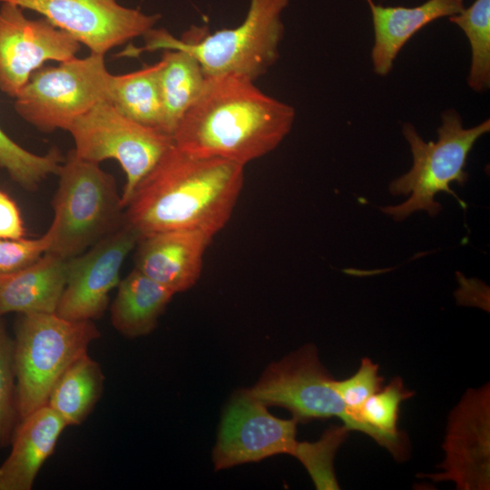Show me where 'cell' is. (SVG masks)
Instances as JSON below:
<instances>
[{
	"label": "cell",
	"mask_w": 490,
	"mask_h": 490,
	"mask_svg": "<svg viewBox=\"0 0 490 490\" xmlns=\"http://www.w3.org/2000/svg\"><path fill=\"white\" fill-rule=\"evenodd\" d=\"M413 396L399 377L373 394L361 407L358 419L363 433L386 447L395 458L407 457V438L397 429L400 404Z\"/></svg>",
	"instance_id": "23"
},
{
	"label": "cell",
	"mask_w": 490,
	"mask_h": 490,
	"mask_svg": "<svg viewBox=\"0 0 490 490\" xmlns=\"http://www.w3.org/2000/svg\"><path fill=\"white\" fill-rule=\"evenodd\" d=\"M52 230L35 239H0V275L19 271L37 261L51 247Z\"/></svg>",
	"instance_id": "29"
},
{
	"label": "cell",
	"mask_w": 490,
	"mask_h": 490,
	"mask_svg": "<svg viewBox=\"0 0 490 490\" xmlns=\"http://www.w3.org/2000/svg\"><path fill=\"white\" fill-rule=\"evenodd\" d=\"M140 240L126 221L84 252L67 260L66 284L55 314L81 321L100 318L110 291L120 282V270Z\"/></svg>",
	"instance_id": "12"
},
{
	"label": "cell",
	"mask_w": 490,
	"mask_h": 490,
	"mask_svg": "<svg viewBox=\"0 0 490 490\" xmlns=\"http://www.w3.org/2000/svg\"><path fill=\"white\" fill-rule=\"evenodd\" d=\"M66 277L67 260L48 251L19 271L0 275V316L55 313Z\"/></svg>",
	"instance_id": "18"
},
{
	"label": "cell",
	"mask_w": 490,
	"mask_h": 490,
	"mask_svg": "<svg viewBox=\"0 0 490 490\" xmlns=\"http://www.w3.org/2000/svg\"><path fill=\"white\" fill-rule=\"evenodd\" d=\"M295 109L233 74L207 76L204 88L179 122L174 145L193 155L245 166L275 150L290 132Z\"/></svg>",
	"instance_id": "2"
},
{
	"label": "cell",
	"mask_w": 490,
	"mask_h": 490,
	"mask_svg": "<svg viewBox=\"0 0 490 490\" xmlns=\"http://www.w3.org/2000/svg\"><path fill=\"white\" fill-rule=\"evenodd\" d=\"M161 66L160 60L132 73L113 74L107 103L128 118L167 133L159 78Z\"/></svg>",
	"instance_id": "20"
},
{
	"label": "cell",
	"mask_w": 490,
	"mask_h": 490,
	"mask_svg": "<svg viewBox=\"0 0 490 490\" xmlns=\"http://www.w3.org/2000/svg\"><path fill=\"white\" fill-rule=\"evenodd\" d=\"M490 131V120L465 128L458 112L448 109L441 113L436 142H425L410 122H404L402 133L410 146L413 157L411 169L392 181L391 194L410 195L403 203L387 206L382 211L397 220H403L413 212L425 211L436 216L441 205L435 201L439 192L455 197L463 209L466 204L450 188L452 182L463 186L468 180L466 171L469 152L476 141Z\"/></svg>",
	"instance_id": "4"
},
{
	"label": "cell",
	"mask_w": 490,
	"mask_h": 490,
	"mask_svg": "<svg viewBox=\"0 0 490 490\" xmlns=\"http://www.w3.org/2000/svg\"><path fill=\"white\" fill-rule=\"evenodd\" d=\"M372 16L374 44L371 61L374 72L386 76L408 40L431 22L460 13L464 0H427L413 6H384L366 0Z\"/></svg>",
	"instance_id": "16"
},
{
	"label": "cell",
	"mask_w": 490,
	"mask_h": 490,
	"mask_svg": "<svg viewBox=\"0 0 490 490\" xmlns=\"http://www.w3.org/2000/svg\"><path fill=\"white\" fill-rule=\"evenodd\" d=\"M466 35L471 49L467 77L469 87L477 93L490 86V0H475L460 13L448 17Z\"/></svg>",
	"instance_id": "24"
},
{
	"label": "cell",
	"mask_w": 490,
	"mask_h": 490,
	"mask_svg": "<svg viewBox=\"0 0 490 490\" xmlns=\"http://www.w3.org/2000/svg\"><path fill=\"white\" fill-rule=\"evenodd\" d=\"M24 235L25 229L17 204L0 190V239H20Z\"/></svg>",
	"instance_id": "30"
},
{
	"label": "cell",
	"mask_w": 490,
	"mask_h": 490,
	"mask_svg": "<svg viewBox=\"0 0 490 490\" xmlns=\"http://www.w3.org/2000/svg\"><path fill=\"white\" fill-rule=\"evenodd\" d=\"M161 62L165 131L172 137L179 122L201 93L207 76L199 62L181 49H164Z\"/></svg>",
	"instance_id": "22"
},
{
	"label": "cell",
	"mask_w": 490,
	"mask_h": 490,
	"mask_svg": "<svg viewBox=\"0 0 490 490\" xmlns=\"http://www.w3.org/2000/svg\"><path fill=\"white\" fill-rule=\"evenodd\" d=\"M489 385L467 391L449 416L443 445V473L435 481H454L458 489L489 488Z\"/></svg>",
	"instance_id": "14"
},
{
	"label": "cell",
	"mask_w": 490,
	"mask_h": 490,
	"mask_svg": "<svg viewBox=\"0 0 490 490\" xmlns=\"http://www.w3.org/2000/svg\"><path fill=\"white\" fill-rule=\"evenodd\" d=\"M49 227L48 252L68 260L87 250L125 222L124 208L114 177L69 151L57 172Z\"/></svg>",
	"instance_id": "5"
},
{
	"label": "cell",
	"mask_w": 490,
	"mask_h": 490,
	"mask_svg": "<svg viewBox=\"0 0 490 490\" xmlns=\"http://www.w3.org/2000/svg\"><path fill=\"white\" fill-rule=\"evenodd\" d=\"M290 0H250L244 21L201 39H178L165 29L152 28L138 51L181 49L191 54L206 76L233 74L255 81L278 60L284 34L281 14Z\"/></svg>",
	"instance_id": "3"
},
{
	"label": "cell",
	"mask_w": 490,
	"mask_h": 490,
	"mask_svg": "<svg viewBox=\"0 0 490 490\" xmlns=\"http://www.w3.org/2000/svg\"><path fill=\"white\" fill-rule=\"evenodd\" d=\"M34 11L57 28L71 34L93 54L144 36L161 15L122 6L117 0H0Z\"/></svg>",
	"instance_id": "10"
},
{
	"label": "cell",
	"mask_w": 490,
	"mask_h": 490,
	"mask_svg": "<svg viewBox=\"0 0 490 490\" xmlns=\"http://www.w3.org/2000/svg\"><path fill=\"white\" fill-rule=\"evenodd\" d=\"M65 426L63 418L47 405L22 418L13 436L12 450L0 466V490H30Z\"/></svg>",
	"instance_id": "17"
},
{
	"label": "cell",
	"mask_w": 490,
	"mask_h": 490,
	"mask_svg": "<svg viewBox=\"0 0 490 490\" xmlns=\"http://www.w3.org/2000/svg\"><path fill=\"white\" fill-rule=\"evenodd\" d=\"M60 150L51 148L39 155L23 148L0 128V167L27 191H35L48 176L57 174L64 162Z\"/></svg>",
	"instance_id": "25"
},
{
	"label": "cell",
	"mask_w": 490,
	"mask_h": 490,
	"mask_svg": "<svg viewBox=\"0 0 490 490\" xmlns=\"http://www.w3.org/2000/svg\"><path fill=\"white\" fill-rule=\"evenodd\" d=\"M112 75L104 55L93 53L41 67L15 98V110L40 132L68 131L79 116L108 102Z\"/></svg>",
	"instance_id": "7"
},
{
	"label": "cell",
	"mask_w": 490,
	"mask_h": 490,
	"mask_svg": "<svg viewBox=\"0 0 490 490\" xmlns=\"http://www.w3.org/2000/svg\"><path fill=\"white\" fill-rule=\"evenodd\" d=\"M77 156L100 163L117 161L125 173L121 194L125 208L139 183L174 144L171 135L139 123L100 102L79 116L70 126Z\"/></svg>",
	"instance_id": "8"
},
{
	"label": "cell",
	"mask_w": 490,
	"mask_h": 490,
	"mask_svg": "<svg viewBox=\"0 0 490 490\" xmlns=\"http://www.w3.org/2000/svg\"><path fill=\"white\" fill-rule=\"evenodd\" d=\"M2 317L0 316V447L7 443L15 417L18 416L15 383V344L6 332Z\"/></svg>",
	"instance_id": "27"
},
{
	"label": "cell",
	"mask_w": 490,
	"mask_h": 490,
	"mask_svg": "<svg viewBox=\"0 0 490 490\" xmlns=\"http://www.w3.org/2000/svg\"><path fill=\"white\" fill-rule=\"evenodd\" d=\"M99 337L93 320H69L55 313L22 314L14 340L16 406L21 419L47 405L63 372Z\"/></svg>",
	"instance_id": "6"
},
{
	"label": "cell",
	"mask_w": 490,
	"mask_h": 490,
	"mask_svg": "<svg viewBox=\"0 0 490 490\" xmlns=\"http://www.w3.org/2000/svg\"><path fill=\"white\" fill-rule=\"evenodd\" d=\"M212 236L194 230H170L142 237L137 243L135 269L172 292L193 287Z\"/></svg>",
	"instance_id": "15"
},
{
	"label": "cell",
	"mask_w": 490,
	"mask_h": 490,
	"mask_svg": "<svg viewBox=\"0 0 490 490\" xmlns=\"http://www.w3.org/2000/svg\"><path fill=\"white\" fill-rule=\"evenodd\" d=\"M332 380L317 348L308 345L271 364L248 392L266 407L287 408L297 422L337 416L353 430V421Z\"/></svg>",
	"instance_id": "9"
},
{
	"label": "cell",
	"mask_w": 490,
	"mask_h": 490,
	"mask_svg": "<svg viewBox=\"0 0 490 490\" xmlns=\"http://www.w3.org/2000/svg\"><path fill=\"white\" fill-rule=\"evenodd\" d=\"M244 167L193 155L173 144L132 192L125 221L140 239L170 230L214 237L231 217L243 188Z\"/></svg>",
	"instance_id": "1"
},
{
	"label": "cell",
	"mask_w": 490,
	"mask_h": 490,
	"mask_svg": "<svg viewBox=\"0 0 490 490\" xmlns=\"http://www.w3.org/2000/svg\"><path fill=\"white\" fill-rule=\"evenodd\" d=\"M117 288L111 321L119 333L128 338L151 333L174 295L135 268Z\"/></svg>",
	"instance_id": "19"
},
{
	"label": "cell",
	"mask_w": 490,
	"mask_h": 490,
	"mask_svg": "<svg viewBox=\"0 0 490 490\" xmlns=\"http://www.w3.org/2000/svg\"><path fill=\"white\" fill-rule=\"evenodd\" d=\"M297 423L295 419L272 416L248 389L239 391L222 416L213 450L215 469L256 462L279 454L296 456L299 446L296 440Z\"/></svg>",
	"instance_id": "13"
},
{
	"label": "cell",
	"mask_w": 490,
	"mask_h": 490,
	"mask_svg": "<svg viewBox=\"0 0 490 490\" xmlns=\"http://www.w3.org/2000/svg\"><path fill=\"white\" fill-rule=\"evenodd\" d=\"M383 377L378 375V365L365 358L358 370L344 380H332V387L345 403L353 421V430L363 433L358 414L363 404L381 388Z\"/></svg>",
	"instance_id": "28"
},
{
	"label": "cell",
	"mask_w": 490,
	"mask_h": 490,
	"mask_svg": "<svg viewBox=\"0 0 490 490\" xmlns=\"http://www.w3.org/2000/svg\"><path fill=\"white\" fill-rule=\"evenodd\" d=\"M10 2L0 6V91L15 98L45 62L75 57L81 44L47 19H29Z\"/></svg>",
	"instance_id": "11"
},
{
	"label": "cell",
	"mask_w": 490,
	"mask_h": 490,
	"mask_svg": "<svg viewBox=\"0 0 490 490\" xmlns=\"http://www.w3.org/2000/svg\"><path fill=\"white\" fill-rule=\"evenodd\" d=\"M100 365L84 353L76 358L54 385L47 406L67 426L81 424L91 413L103 389Z\"/></svg>",
	"instance_id": "21"
},
{
	"label": "cell",
	"mask_w": 490,
	"mask_h": 490,
	"mask_svg": "<svg viewBox=\"0 0 490 490\" xmlns=\"http://www.w3.org/2000/svg\"><path fill=\"white\" fill-rule=\"evenodd\" d=\"M348 429L333 427L315 443H299L296 457L306 466L317 488L338 489L333 472V458Z\"/></svg>",
	"instance_id": "26"
}]
</instances>
